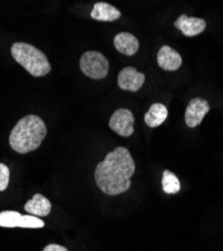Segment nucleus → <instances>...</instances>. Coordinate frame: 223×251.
<instances>
[{
  "label": "nucleus",
  "instance_id": "obj_1",
  "mask_svg": "<svg viewBox=\"0 0 223 251\" xmlns=\"http://www.w3.org/2000/svg\"><path fill=\"white\" fill-rule=\"evenodd\" d=\"M135 170L136 164L130 151L124 147H118L98 164L95 180L100 191L116 196L130 189L131 177Z\"/></svg>",
  "mask_w": 223,
  "mask_h": 251
},
{
  "label": "nucleus",
  "instance_id": "obj_2",
  "mask_svg": "<svg viewBox=\"0 0 223 251\" xmlns=\"http://www.w3.org/2000/svg\"><path fill=\"white\" fill-rule=\"evenodd\" d=\"M48 133L47 126L42 118L27 115L20 119L9 136L10 147L19 154H26L36 150Z\"/></svg>",
  "mask_w": 223,
  "mask_h": 251
},
{
  "label": "nucleus",
  "instance_id": "obj_3",
  "mask_svg": "<svg viewBox=\"0 0 223 251\" xmlns=\"http://www.w3.org/2000/svg\"><path fill=\"white\" fill-rule=\"evenodd\" d=\"M10 51L18 64L33 76H44L51 71L47 55L29 44L15 43L12 45Z\"/></svg>",
  "mask_w": 223,
  "mask_h": 251
},
{
  "label": "nucleus",
  "instance_id": "obj_4",
  "mask_svg": "<svg viewBox=\"0 0 223 251\" xmlns=\"http://www.w3.org/2000/svg\"><path fill=\"white\" fill-rule=\"evenodd\" d=\"M79 68L89 77L102 79L109 74L110 65L107 57L99 51H87L79 59Z\"/></svg>",
  "mask_w": 223,
  "mask_h": 251
},
{
  "label": "nucleus",
  "instance_id": "obj_5",
  "mask_svg": "<svg viewBox=\"0 0 223 251\" xmlns=\"http://www.w3.org/2000/svg\"><path fill=\"white\" fill-rule=\"evenodd\" d=\"M0 226L5 228H43L45 222L33 215H22L16 211L0 212Z\"/></svg>",
  "mask_w": 223,
  "mask_h": 251
},
{
  "label": "nucleus",
  "instance_id": "obj_6",
  "mask_svg": "<svg viewBox=\"0 0 223 251\" xmlns=\"http://www.w3.org/2000/svg\"><path fill=\"white\" fill-rule=\"evenodd\" d=\"M135 118L129 109H119L111 117L110 128L122 137H130L134 133Z\"/></svg>",
  "mask_w": 223,
  "mask_h": 251
},
{
  "label": "nucleus",
  "instance_id": "obj_7",
  "mask_svg": "<svg viewBox=\"0 0 223 251\" xmlns=\"http://www.w3.org/2000/svg\"><path fill=\"white\" fill-rule=\"evenodd\" d=\"M210 111L209 103L206 100L201 98L192 99L185 112V122L189 128H195L199 126L204 117Z\"/></svg>",
  "mask_w": 223,
  "mask_h": 251
},
{
  "label": "nucleus",
  "instance_id": "obj_8",
  "mask_svg": "<svg viewBox=\"0 0 223 251\" xmlns=\"http://www.w3.org/2000/svg\"><path fill=\"white\" fill-rule=\"evenodd\" d=\"M145 82V75L139 73L133 67H127L122 70L118 75V85L124 91L137 92Z\"/></svg>",
  "mask_w": 223,
  "mask_h": 251
},
{
  "label": "nucleus",
  "instance_id": "obj_9",
  "mask_svg": "<svg viewBox=\"0 0 223 251\" xmlns=\"http://www.w3.org/2000/svg\"><path fill=\"white\" fill-rule=\"evenodd\" d=\"M174 25L186 36H196L203 32L206 28V22L198 17H188L186 14H181L174 23Z\"/></svg>",
  "mask_w": 223,
  "mask_h": 251
},
{
  "label": "nucleus",
  "instance_id": "obj_10",
  "mask_svg": "<svg viewBox=\"0 0 223 251\" xmlns=\"http://www.w3.org/2000/svg\"><path fill=\"white\" fill-rule=\"evenodd\" d=\"M157 61L161 69L168 72H174L181 67L182 56L171 47L163 46L157 53Z\"/></svg>",
  "mask_w": 223,
  "mask_h": 251
},
{
  "label": "nucleus",
  "instance_id": "obj_11",
  "mask_svg": "<svg viewBox=\"0 0 223 251\" xmlns=\"http://www.w3.org/2000/svg\"><path fill=\"white\" fill-rule=\"evenodd\" d=\"M114 46L118 51L128 56L134 55L140 48L137 37L129 32L118 33L114 38Z\"/></svg>",
  "mask_w": 223,
  "mask_h": 251
},
{
  "label": "nucleus",
  "instance_id": "obj_12",
  "mask_svg": "<svg viewBox=\"0 0 223 251\" xmlns=\"http://www.w3.org/2000/svg\"><path fill=\"white\" fill-rule=\"evenodd\" d=\"M25 210L36 217H46L50 213L51 204L42 194H35L25 205Z\"/></svg>",
  "mask_w": 223,
  "mask_h": 251
},
{
  "label": "nucleus",
  "instance_id": "obj_13",
  "mask_svg": "<svg viewBox=\"0 0 223 251\" xmlns=\"http://www.w3.org/2000/svg\"><path fill=\"white\" fill-rule=\"evenodd\" d=\"M91 17L98 22H115L121 17V11L109 3L98 2L94 5Z\"/></svg>",
  "mask_w": 223,
  "mask_h": 251
},
{
  "label": "nucleus",
  "instance_id": "obj_14",
  "mask_svg": "<svg viewBox=\"0 0 223 251\" xmlns=\"http://www.w3.org/2000/svg\"><path fill=\"white\" fill-rule=\"evenodd\" d=\"M168 117V110L165 104L161 102H155L150 107L149 111L146 113L144 120L147 126L150 128L159 127L163 124Z\"/></svg>",
  "mask_w": 223,
  "mask_h": 251
},
{
  "label": "nucleus",
  "instance_id": "obj_15",
  "mask_svg": "<svg viewBox=\"0 0 223 251\" xmlns=\"http://www.w3.org/2000/svg\"><path fill=\"white\" fill-rule=\"evenodd\" d=\"M162 188L166 194H176L181 189V184L174 173L165 170L162 176Z\"/></svg>",
  "mask_w": 223,
  "mask_h": 251
},
{
  "label": "nucleus",
  "instance_id": "obj_16",
  "mask_svg": "<svg viewBox=\"0 0 223 251\" xmlns=\"http://www.w3.org/2000/svg\"><path fill=\"white\" fill-rule=\"evenodd\" d=\"M9 184V169L8 167L0 163V191H4Z\"/></svg>",
  "mask_w": 223,
  "mask_h": 251
},
{
  "label": "nucleus",
  "instance_id": "obj_17",
  "mask_svg": "<svg viewBox=\"0 0 223 251\" xmlns=\"http://www.w3.org/2000/svg\"><path fill=\"white\" fill-rule=\"evenodd\" d=\"M43 251H68V249L58 244H49L45 247Z\"/></svg>",
  "mask_w": 223,
  "mask_h": 251
}]
</instances>
